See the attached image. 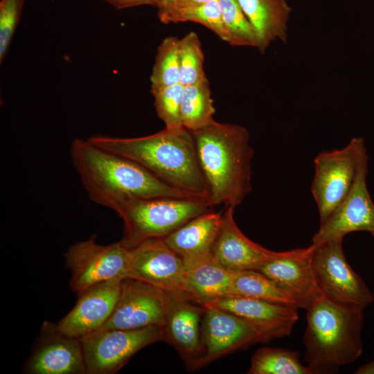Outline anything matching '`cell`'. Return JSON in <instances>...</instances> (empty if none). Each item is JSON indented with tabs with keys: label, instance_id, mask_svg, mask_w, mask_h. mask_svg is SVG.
<instances>
[{
	"label": "cell",
	"instance_id": "7a4b0ae2",
	"mask_svg": "<svg viewBox=\"0 0 374 374\" xmlns=\"http://www.w3.org/2000/svg\"><path fill=\"white\" fill-rule=\"evenodd\" d=\"M88 139L106 150L136 162L164 182L208 201L193 136L184 127H165L155 134L141 137L94 135Z\"/></svg>",
	"mask_w": 374,
	"mask_h": 374
},
{
	"label": "cell",
	"instance_id": "277c9868",
	"mask_svg": "<svg viewBox=\"0 0 374 374\" xmlns=\"http://www.w3.org/2000/svg\"><path fill=\"white\" fill-rule=\"evenodd\" d=\"M364 310L323 295L305 310L303 359L312 374L338 373L361 356Z\"/></svg>",
	"mask_w": 374,
	"mask_h": 374
},
{
	"label": "cell",
	"instance_id": "836d02e7",
	"mask_svg": "<svg viewBox=\"0 0 374 374\" xmlns=\"http://www.w3.org/2000/svg\"><path fill=\"white\" fill-rule=\"evenodd\" d=\"M211 1H213V0H176L175 8L170 13V15L176 10L195 6L202 4V3H204ZM168 17H166V19L168 18ZM166 19L163 21V24L165 23Z\"/></svg>",
	"mask_w": 374,
	"mask_h": 374
},
{
	"label": "cell",
	"instance_id": "7c38bea8",
	"mask_svg": "<svg viewBox=\"0 0 374 374\" xmlns=\"http://www.w3.org/2000/svg\"><path fill=\"white\" fill-rule=\"evenodd\" d=\"M168 308L161 326L163 341L177 350L188 371H196L202 355V322L205 307L187 294L168 292Z\"/></svg>",
	"mask_w": 374,
	"mask_h": 374
},
{
	"label": "cell",
	"instance_id": "9a60e30c",
	"mask_svg": "<svg viewBox=\"0 0 374 374\" xmlns=\"http://www.w3.org/2000/svg\"><path fill=\"white\" fill-rule=\"evenodd\" d=\"M314 246L280 251L258 271L271 279L295 303L306 310L323 296L312 267Z\"/></svg>",
	"mask_w": 374,
	"mask_h": 374
},
{
	"label": "cell",
	"instance_id": "ffe728a7",
	"mask_svg": "<svg viewBox=\"0 0 374 374\" xmlns=\"http://www.w3.org/2000/svg\"><path fill=\"white\" fill-rule=\"evenodd\" d=\"M222 220V213L213 209L184 224L163 239L183 261L211 253Z\"/></svg>",
	"mask_w": 374,
	"mask_h": 374
},
{
	"label": "cell",
	"instance_id": "4316f807",
	"mask_svg": "<svg viewBox=\"0 0 374 374\" xmlns=\"http://www.w3.org/2000/svg\"><path fill=\"white\" fill-rule=\"evenodd\" d=\"M179 82L184 85L197 83L206 78L204 56L200 39L195 32H189L179 41Z\"/></svg>",
	"mask_w": 374,
	"mask_h": 374
},
{
	"label": "cell",
	"instance_id": "ba28073f",
	"mask_svg": "<svg viewBox=\"0 0 374 374\" xmlns=\"http://www.w3.org/2000/svg\"><path fill=\"white\" fill-rule=\"evenodd\" d=\"M343 240L334 238L317 246L312 244L315 279L324 296L337 303L364 309L373 302L374 296L348 262Z\"/></svg>",
	"mask_w": 374,
	"mask_h": 374
},
{
	"label": "cell",
	"instance_id": "9c48e42d",
	"mask_svg": "<svg viewBox=\"0 0 374 374\" xmlns=\"http://www.w3.org/2000/svg\"><path fill=\"white\" fill-rule=\"evenodd\" d=\"M86 374H114L143 348L163 341L161 326L98 330L80 339Z\"/></svg>",
	"mask_w": 374,
	"mask_h": 374
},
{
	"label": "cell",
	"instance_id": "8fae6325",
	"mask_svg": "<svg viewBox=\"0 0 374 374\" xmlns=\"http://www.w3.org/2000/svg\"><path fill=\"white\" fill-rule=\"evenodd\" d=\"M129 278L168 292L188 294L183 260L163 238L147 240L129 249Z\"/></svg>",
	"mask_w": 374,
	"mask_h": 374
},
{
	"label": "cell",
	"instance_id": "e575fe53",
	"mask_svg": "<svg viewBox=\"0 0 374 374\" xmlns=\"http://www.w3.org/2000/svg\"><path fill=\"white\" fill-rule=\"evenodd\" d=\"M356 374H374V360L359 367L355 372Z\"/></svg>",
	"mask_w": 374,
	"mask_h": 374
},
{
	"label": "cell",
	"instance_id": "e0dca14e",
	"mask_svg": "<svg viewBox=\"0 0 374 374\" xmlns=\"http://www.w3.org/2000/svg\"><path fill=\"white\" fill-rule=\"evenodd\" d=\"M203 305L231 312L255 326L262 343L289 336L299 319L298 308L255 298L226 295Z\"/></svg>",
	"mask_w": 374,
	"mask_h": 374
},
{
	"label": "cell",
	"instance_id": "1f68e13d",
	"mask_svg": "<svg viewBox=\"0 0 374 374\" xmlns=\"http://www.w3.org/2000/svg\"><path fill=\"white\" fill-rule=\"evenodd\" d=\"M118 9L150 5L159 6V0H105Z\"/></svg>",
	"mask_w": 374,
	"mask_h": 374
},
{
	"label": "cell",
	"instance_id": "f1b7e54d",
	"mask_svg": "<svg viewBox=\"0 0 374 374\" xmlns=\"http://www.w3.org/2000/svg\"><path fill=\"white\" fill-rule=\"evenodd\" d=\"M228 42L235 46L257 47L256 37L237 0H218Z\"/></svg>",
	"mask_w": 374,
	"mask_h": 374
},
{
	"label": "cell",
	"instance_id": "d6a6232c",
	"mask_svg": "<svg viewBox=\"0 0 374 374\" xmlns=\"http://www.w3.org/2000/svg\"><path fill=\"white\" fill-rule=\"evenodd\" d=\"M176 0H159L158 8V17L163 23L166 17L174 10Z\"/></svg>",
	"mask_w": 374,
	"mask_h": 374
},
{
	"label": "cell",
	"instance_id": "8992f818",
	"mask_svg": "<svg viewBox=\"0 0 374 374\" xmlns=\"http://www.w3.org/2000/svg\"><path fill=\"white\" fill-rule=\"evenodd\" d=\"M366 151L363 139L355 137L344 148L321 152L314 159L311 190L318 207L320 224L348 195Z\"/></svg>",
	"mask_w": 374,
	"mask_h": 374
},
{
	"label": "cell",
	"instance_id": "3957f363",
	"mask_svg": "<svg viewBox=\"0 0 374 374\" xmlns=\"http://www.w3.org/2000/svg\"><path fill=\"white\" fill-rule=\"evenodd\" d=\"M191 133L209 202L235 208L251 191L253 150L248 130L214 121Z\"/></svg>",
	"mask_w": 374,
	"mask_h": 374
},
{
	"label": "cell",
	"instance_id": "2e32d148",
	"mask_svg": "<svg viewBox=\"0 0 374 374\" xmlns=\"http://www.w3.org/2000/svg\"><path fill=\"white\" fill-rule=\"evenodd\" d=\"M24 371L29 374H86L80 339L62 333L55 323L44 321Z\"/></svg>",
	"mask_w": 374,
	"mask_h": 374
},
{
	"label": "cell",
	"instance_id": "d4e9b609",
	"mask_svg": "<svg viewBox=\"0 0 374 374\" xmlns=\"http://www.w3.org/2000/svg\"><path fill=\"white\" fill-rule=\"evenodd\" d=\"M249 374H312L300 360V353L286 348L263 347L251 358Z\"/></svg>",
	"mask_w": 374,
	"mask_h": 374
},
{
	"label": "cell",
	"instance_id": "4fadbf2b",
	"mask_svg": "<svg viewBox=\"0 0 374 374\" xmlns=\"http://www.w3.org/2000/svg\"><path fill=\"white\" fill-rule=\"evenodd\" d=\"M199 368L238 350L262 343L259 330L228 311L204 305Z\"/></svg>",
	"mask_w": 374,
	"mask_h": 374
},
{
	"label": "cell",
	"instance_id": "5bb4252c",
	"mask_svg": "<svg viewBox=\"0 0 374 374\" xmlns=\"http://www.w3.org/2000/svg\"><path fill=\"white\" fill-rule=\"evenodd\" d=\"M368 156L362 155L356 178L348 195L319 226L312 238L317 246L325 241L343 238L355 231H368L374 236V203L366 186Z\"/></svg>",
	"mask_w": 374,
	"mask_h": 374
},
{
	"label": "cell",
	"instance_id": "4dcf8cb0",
	"mask_svg": "<svg viewBox=\"0 0 374 374\" xmlns=\"http://www.w3.org/2000/svg\"><path fill=\"white\" fill-rule=\"evenodd\" d=\"M25 0H1L0 2V62L7 53L19 21Z\"/></svg>",
	"mask_w": 374,
	"mask_h": 374
},
{
	"label": "cell",
	"instance_id": "44dd1931",
	"mask_svg": "<svg viewBox=\"0 0 374 374\" xmlns=\"http://www.w3.org/2000/svg\"><path fill=\"white\" fill-rule=\"evenodd\" d=\"M237 1L253 28L260 53L274 41L286 42L292 9L285 0Z\"/></svg>",
	"mask_w": 374,
	"mask_h": 374
},
{
	"label": "cell",
	"instance_id": "cb8c5ba5",
	"mask_svg": "<svg viewBox=\"0 0 374 374\" xmlns=\"http://www.w3.org/2000/svg\"><path fill=\"white\" fill-rule=\"evenodd\" d=\"M230 295L296 306L293 300L271 279L258 271H233Z\"/></svg>",
	"mask_w": 374,
	"mask_h": 374
},
{
	"label": "cell",
	"instance_id": "f546056e",
	"mask_svg": "<svg viewBox=\"0 0 374 374\" xmlns=\"http://www.w3.org/2000/svg\"><path fill=\"white\" fill-rule=\"evenodd\" d=\"M184 85L180 82L160 89L151 91L154 99V107L159 118L166 127H182L180 109Z\"/></svg>",
	"mask_w": 374,
	"mask_h": 374
},
{
	"label": "cell",
	"instance_id": "5b68a950",
	"mask_svg": "<svg viewBox=\"0 0 374 374\" xmlns=\"http://www.w3.org/2000/svg\"><path fill=\"white\" fill-rule=\"evenodd\" d=\"M212 207L198 197L130 198L114 211L123 222L120 241L130 249L149 239L164 238Z\"/></svg>",
	"mask_w": 374,
	"mask_h": 374
},
{
	"label": "cell",
	"instance_id": "30bf717a",
	"mask_svg": "<svg viewBox=\"0 0 374 374\" xmlns=\"http://www.w3.org/2000/svg\"><path fill=\"white\" fill-rule=\"evenodd\" d=\"M168 301L166 291L137 279L125 278L121 281L119 297L113 312L99 330L162 326Z\"/></svg>",
	"mask_w": 374,
	"mask_h": 374
},
{
	"label": "cell",
	"instance_id": "6da1fadb",
	"mask_svg": "<svg viewBox=\"0 0 374 374\" xmlns=\"http://www.w3.org/2000/svg\"><path fill=\"white\" fill-rule=\"evenodd\" d=\"M70 157L89 199L113 211L134 197H195L161 180L136 162L106 150L88 139H75Z\"/></svg>",
	"mask_w": 374,
	"mask_h": 374
},
{
	"label": "cell",
	"instance_id": "ac0fdd59",
	"mask_svg": "<svg viewBox=\"0 0 374 374\" xmlns=\"http://www.w3.org/2000/svg\"><path fill=\"white\" fill-rule=\"evenodd\" d=\"M122 280L100 283L81 292L75 306L55 323L57 329L68 336L82 339L101 328L113 312Z\"/></svg>",
	"mask_w": 374,
	"mask_h": 374
},
{
	"label": "cell",
	"instance_id": "484cf974",
	"mask_svg": "<svg viewBox=\"0 0 374 374\" xmlns=\"http://www.w3.org/2000/svg\"><path fill=\"white\" fill-rule=\"evenodd\" d=\"M179 41L178 37L169 36L159 45L150 75L151 91L179 82Z\"/></svg>",
	"mask_w": 374,
	"mask_h": 374
},
{
	"label": "cell",
	"instance_id": "52a82bcc",
	"mask_svg": "<svg viewBox=\"0 0 374 374\" xmlns=\"http://www.w3.org/2000/svg\"><path fill=\"white\" fill-rule=\"evenodd\" d=\"M64 255L69 285L77 295L96 284L129 278V249L121 241L104 245L91 235L71 244Z\"/></svg>",
	"mask_w": 374,
	"mask_h": 374
},
{
	"label": "cell",
	"instance_id": "7402d4cb",
	"mask_svg": "<svg viewBox=\"0 0 374 374\" xmlns=\"http://www.w3.org/2000/svg\"><path fill=\"white\" fill-rule=\"evenodd\" d=\"M184 262L187 292L195 301L204 305L231 294L233 271L219 264L211 253Z\"/></svg>",
	"mask_w": 374,
	"mask_h": 374
},
{
	"label": "cell",
	"instance_id": "d6986e66",
	"mask_svg": "<svg viewBox=\"0 0 374 374\" xmlns=\"http://www.w3.org/2000/svg\"><path fill=\"white\" fill-rule=\"evenodd\" d=\"M233 214L234 208L226 207L211 255L230 271H258L280 252L266 249L249 239L238 228Z\"/></svg>",
	"mask_w": 374,
	"mask_h": 374
},
{
	"label": "cell",
	"instance_id": "83f0119b",
	"mask_svg": "<svg viewBox=\"0 0 374 374\" xmlns=\"http://www.w3.org/2000/svg\"><path fill=\"white\" fill-rule=\"evenodd\" d=\"M184 21L200 24L213 32L222 40L228 42V35L218 0L176 10L168 17L164 24Z\"/></svg>",
	"mask_w": 374,
	"mask_h": 374
},
{
	"label": "cell",
	"instance_id": "603a6c76",
	"mask_svg": "<svg viewBox=\"0 0 374 374\" xmlns=\"http://www.w3.org/2000/svg\"><path fill=\"white\" fill-rule=\"evenodd\" d=\"M215 112L207 78L197 83L184 86L180 109L182 127L190 132L204 127L215 121Z\"/></svg>",
	"mask_w": 374,
	"mask_h": 374
}]
</instances>
